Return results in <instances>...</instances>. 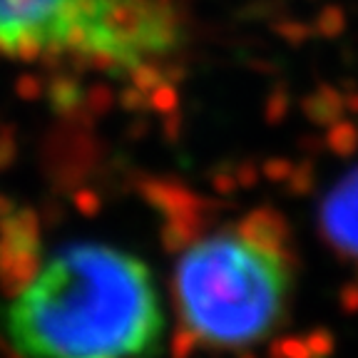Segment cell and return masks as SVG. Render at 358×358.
<instances>
[{
	"mask_svg": "<svg viewBox=\"0 0 358 358\" xmlns=\"http://www.w3.org/2000/svg\"><path fill=\"white\" fill-rule=\"evenodd\" d=\"M6 311L22 358H157L164 308L150 266L110 244L57 249Z\"/></svg>",
	"mask_w": 358,
	"mask_h": 358,
	"instance_id": "cell-1",
	"label": "cell"
},
{
	"mask_svg": "<svg viewBox=\"0 0 358 358\" xmlns=\"http://www.w3.org/2000/svg\"><path fill=\"white\" fill-rule=\"evenodd\" d=\"M179 15L167 0H0V52L75 57L132 73L169 57Z\"/></svg>",
	"mask_w": 358,
	"mask_h": 358,
	"instance_id": "cell-2",
	"label": "cell"
},
{
	"mask_svg": "<svg viewBox=\"0 0 358 358\" xmlns=\"http://www.w3.org/2000/svg\"><path fill=\"white\" fill-rule=\"evenodd\" d=\"M174 289L196 338L239 348L279 326L291 299V268L271 241L239 229L217 231L182 254Z\"/></svg>",
	"mask_w": 358,
	"mask_h": 358,
	"instance_id": "cell-3",
	"label": "cell"
},
{
	"mask_svg": "<svg viewBox=\"0 0 358 358\" xmlns=\"http://www.w3.org/2000/svg\"><path fill=\"white\" fill-rule=\"evenodd\" d=\"M321 224L341 252L358 259V169L329 192L321 207Z\"/></svg>",
	"mask_w": 358,
	"mask_h": 358,
	"instance_id": "cell-4",
	"label": "cell"
}]
</instances>
